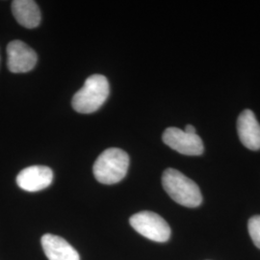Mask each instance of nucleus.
Wrapping results in <instances>:
<instances>
[{
    "label": "nucleus",
    "mask_w": 260,
    "mask_h": 260,
    "mask_svg": "<svg viewBox=\"0 0 260 260\" xmlns=\"http://www.w3.org/2000/svg\"><path fill=\"white\" fill-rule=\"evenodd\" d=\"M162 184L178 205L186 207H197L203 203V196L199 186L176 169H167L162 176Z\"/></svg>",
    "instance_id": "obj_1"
},
{
    "label": "nucleus",
    "mask_w": 260,
    "mask_h": 260,
    "mask_svg": "<svg viewBox=\"0 0 260 260\" xmlns=\"http://www.w3.org/2000/svg\"><path fill=\"white\" fill-rule=\"evenodd\" d=\"M128 154L121 149L111 148L104 150L93 164V176L103 183L111 185L120 182L127 174Z\"/></svg>",
    "instance_id": "obj_2"
},
{
    "label": "nucleus",
    "mask_w": 260,
    "mask_h": 260,
    "mask_svg": "<svg viewBox=\"0 0 260 260\" xmlns=\"http://www.w3.org/2000/svg\"><path fill=\"white\" fill-rule=\"evenodd\" d=\"M110 92L109 82L105 76L93 75L86 79L83 87L73 98L75 111L91 114L98 111L106 102Z\"/></svg>",
    "instance_id": "obj_3"
},
{
    "label": "nucleus",
    "mask_w": 260,
    "mask_h": 260,
    "mask_svg": "<svg viewBox=\"0 0 260 260\" xmlns=\"http://www.w3.org/2000/svg\"><path fill=\"white\" fill-rule=\"evenodd\" d=\"M131 226L149 240L159 243L167 242L171 236V228L158 214L151 211H141L129 219Z\"/></svg>",
    "instance_id": "obj_4"
},
{
    "label": "nucleus",
    "mask_w": 260,
    "mask_h": 260,
    "mask_svg": "<svg viewBox=\"0 0 260 260\" xmlns=\"http://www.w3.org/2000/svg\"><path fill=\"white\" fill-rule=\"evenodd\" d=\"M162 139L171 149L184 155H201L205 149L203 140L199 135L186 133L184 130L177 127H169L165 130Z\"/></svg>",
    "instance_id": "obj_5"
},
{
    "label": "nucleus",
    "mask_w": 260,
    "mask_h": 260,
    "mask_svg": "<svg viewBox=\"0 0 260 260\" xmlns=\"http://www.w3.org/2000/svg\"><path fill=\"white\" fill-rule=\"evenodd\" d=\"M37 60L35 50L22 41H13L7 47V66L11 73H28L35 68Z\"/></svg>",
    "instance_id": "obj_6"
},
{
    "label": "nucleus",
    "mask_w": 260,
    "mask_h": 260,
    "mask_svg": "<svg viewBox=\"0 0 260 260\" xmlns=\"http://www.w3.org/2000/svg\"><path fill=\"white\" fill-rule=\"evenodd\" d=\"M53 172L47 166H30L23 169L17 177V184L27 192H38L51 184Z\"/></svg>",
    "instance_id": "obj_7"
},
{
    "label": "nucleus",
    "mask_w": 260,
    "mask_h": 260,
    "mask_svg": "<svg viewBox=\"0 0 260 260\" xmlns=\"http://www.w3.org/2000/svg\"><path fill=\"white\" fill-rule=\"evenodd\" d=\"M237 131L242 144L251 150L260 149V124L251 110H244L237 121Z\"/></svg>",
    "instance_id": "obj_8"
},
{
    "label": "nucleus",
    "mask_w": 260,
    "mask_h": 260,
    "mask_svg": "<svg viewBox=\"0 0 260 260\" xmlns=\"http://www.w3.org/2000/svg\"><path fill=\"white\" fill-rule=\"evenodd\" d=\"M41 242L48 260H80L75 248L60 236L47 233L42 237Z\"/></svg>",
    "instance_id": "obj_9"
},
{
    "label": "nucleus",
    "mask_w": 260,
    "mask_h": 260,
    "mask_svg": "<svg viewBox=\"0 0 260 260\" xmlns=\"http://www.w3.org/2000/svg\"><path fill=\"white\" fill-rule=\"evenodd\" d=\"M12 12L15 19L23 27L32 29L41 23V10L35 1L15 0L12 2Z\"/></svg>",
    "instance_id": "obj_10"
},
{
    "label": "nucleus",
    "mask_w": 260,
    "mask_h": 260,
    "mask_svg": "<svg viewBox=\"0 0 260 260\" xmlns=\"http://www.w3.org/2000/svg\"><path fill=\"white\" fill-rule=\"evenodd\" d=\"M248 229L251 240L260 249V215L251 217L248 223Z\"/></svg>",
    "instance_id": "obj_11"
},
{
    "label": "nucleus",
    "mask_w": 260,
    "mask_h": 260,
    "mask_svg": "<svg viewBox=\"0 0 260 260\" xmlns=\"http://www.w3.org/2000/svg\"><path fill=\"white\" fill-rule=\"evenodd\" d=\"M186 133H189V134H197L196 133V128L193 126V125H191V124H188V125H186L185 129H184Z\"/></svg>",
    "instance_id": "obj_12"
}]
</instances>
